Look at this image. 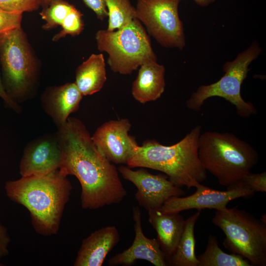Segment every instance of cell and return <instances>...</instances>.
Segmentation results:
<instances>
[{"label":"cell","mask_w":266,"mask_h":266,"mask_svg":"<svg viewBox=\"0 0 266 266\" xmlns=\"http://www.w3.org/2000/svg\"><path fill=\"white\" fill-rule=\"evenodd\" d=\"M135 236L131 246L115 254L108 261L110 266H130L138 260L147 261L155 266H166L167 263L155 238L150 239L143 233L141 213L138 206L133 208Z\"/></svg>","instance_id":"14"},{"label":"cell","mask_w":266,"mask_h":266,"mask_svg":"<svg viewBox=\"0 0 266 266\" xmlns=\"http://www.w3.org/2000/svg\"><path fill=\"white\" fill-rule=\"evenodd\" d=\"M61 161L56 133L46 134L27 145L20 162L19 173L21 177L45 175L59 169Z\"/></svg>","instance_id":"13"},{"label":"cell","mask_w":266,"mask_h":266,"mask_svg":"<svg viewBox=\"0 0 266 266\" xmlns=\"http://www.w3.org/2000/svg\"><path fill=\"white\" fill-rule=\"evenodd\" d=\"M85 5L93 10L97 18L102 21L108 16L104 0H82Z\"/></svg>","instance_id":"28"},{"label":"cell","mask_w":266,"mask_h":266,"mask_svg":"<svg viewBox=\"0 0 266 266\" xmlns=\"http://www.w3.org/2000/svg\"><path fill=\"white\" fill-rule=\"evenodd\" d=\"M40 61L22 27L0 35V69L8 96L16 102L28 99L39 82Z\"/></svg>","instance_id":"5"},{"label":"cell","mask_w":266,"mask_h":266,"mask_svg":"<svg viewBox=\"0 0 266 266\" xmlns=\"http://www.w3.org/2000/svg\"><path fill=\"white\" fill-rule=\"evenodd\" d=\"M118 170L125 179L136 187L135 198L147 210L160 209L169 198L185 195V192L174 185L166 175L151 174L143 167L134 170L120 166Z\"/></svg>","instance_id":"11"},{"label":"cell","mask_w":266,"mask_h":266,"mask_svg":"<svg viewBox=\"0 0 266 266\" xmlns=\"http://www.w3.org/2000/svg\"><path fill=\"white\" fill-rule=\"evenodd\" d=\"M4 266V265H3V264L0 263V266Z\"/></svg>","instance_id":"33"},{"label":"cell","mask_w":266,"mask_h":266,"mask_svg":"<svg viewBox=\"0 0 266 266\" xmlns=\"http://www.w3.org/2000/svg\"><path fill=\"white\" fill-rule=\"evenodd\" d=\"M200 215V210L185 220L184 229L173 255L167 260V265L173 266H199L195 253L194 228Z\"/></svg>","instance_id":"20"},{"label":"cell","mask_w":266,"mask_h":266,"mask_svg":"<svg viewBox=\"0 0 266 266\" xmlns=\"http://www.w3.org/2000/svg\"><path fill=\"white\" fill-rule=\"evenodd\" d=\"M262 52L257 41H254L246 49L239 53L232 61L223 66L224 75L217 81L198 87L186 101V106L192 110L198 111L209 98H223L236 108L237 113L243 118L255 114L257 110L250 102L245 101L241 95V85L247 76L249 66Z\"/></svg>","instance_id":"8"},{"label":"cell","mask_w":266,"mask_h":266,"mask_svg":"<svg viewBox=\"0 0 266 266\" xmlns=\"http://www.w3.org/2000/svg\"><path fill=\"white\" fill-rule=\"evenodd\" d=\"M0 98L2 99L5 105L8 107L13 109L17 112L21 111L20 107L17 102L13 100L7 94L3 87L0 69Z\"/></svg>","instance_id":"30"},{"label":"cell","mask_w":266,"mask_h":266,"mask_svg":"<svg viewBox=\"0 0 266 266\" xmlns=\"http://www.w3.org/2000/svg\"><path fill=\"white\" fill-rule=\"evenodd\" d=\"M197 4L202 7L207 6L213 3L216 0H193Z\"/></svg>","instance_id":"31"},{"label":"cell","mask_w":266,"mask_h":266,"mask_svg":"<svg viewBox=\"0 0 266 266\" xmlns=\"http://www.w3.org/2000/svg\"><path fill=\"white\" fill-rule=\"evenodd\" d=\"M195 188L196 192L189 196L169 198L159 210L167 213H179L192 209L222 210L227 208V204L231 200L252 197L255 193L242 180L227 187L225 191L214 190L201 184Z\"/></svg>","instance_id":"10"},{"label":"cell","mask_w":266,"mask_h":266,"mask_svg":"<svg viewBox=\"0 0 266 266\" xmlns=\"http://www.w3.org/2000/svg\"><path fill=\"white\" fill-rule=\"evenodd\" d=\"M83 95L74 82L47 87L41 96L46 113L57 127L64 124L70 114L79 109Z\"/></svg>","instance_id":"15"},{"label":"cell","mask_w":266,"mask_h":266,"mask_svg":"<svg viewBox=\"0 0 266 266\" xmlns=\"http://www.w3.org/2000/svg\"><path fill=\"white\" fill-rule=\"evenodd\" d=\"M62 30L52 38L56 42L67 35L75 36L79 35L84 29L82 14L74 6L66 17L61 25Z\"/></svg>","instance_id":"24"},{"label":"cell","mask_w":266,"mask_h":266,"mask_svg":"<svg viewBox=\"0 0 266 266\" xmlns=\"http://www.w3.org/2000/svg\"><path fill=\"white\" fill-rule=\"evenodd\" d=\"M165 66L157 61L142 65L132 84V94L133 98L141 103L159 99L165 89Z\"/></svg>","instance_id":"18"},{"label":"cell","mask_w":266,"mask_h":266,"mask_svg":"<svg viewBox=\"0 0 266 266\" xmlns=\"http://www.w3.org/2000/svg\"><path fill=\"white\" fill-rule=\"evenodd\" d=\"M11 241L6 228L0 223V258L7 256L9 254L8 246Z\"/></svg>","instance_id":"29"},{"label":"cell","mask_w":266,"mask_h":266,"mask_svg":"<svg viewBox=\"0 0 266 266\" xmlns=\"http://www.w3.org/2000/svg\"><path fill=\"white\" fill-rule=\"evenodd\" d=\"M200 125H197L181 140L170 146L155 140L137 144L127 163L130 168L143 167L160 171L176 186L196 187L205 181L207 171L198 155Z\"/></svg>","instance_id":"3"},{"label":"cell","mask_w":266,"mask_h":266,"mask_svg":"<svg viewBox=\"0 0 266 266\" xmlns=\"http://www.w3.org/2000/svg\"><path fill=\"white\" fill-rule=\"evenodd\" d=\"M198 155L206 171L227 187L240 181L259 159L257 152L247 141L232 133L215 131L201 133Z\"/></svg>","instance_id":"4"},{"label":"cell","mask_w":266,"mask_h":266,"mask_svg":"<svg viewBox=\"0 0 266 266\" xmlns=\"http://www.w3.org/2000/svg\"><path fill=\"white\" fill-rule=\"evenodd\" d=\"M131 128L127 118L110 120L98 127L91 138L109 162L127 165L138 144L134 137L129 134Z\"/></svg>","instance_id":"12"},{"label":"cell","mask_w":266,"mask_h":266,"mask_svg":"<svg viewBox=\"0 0 266 266\" xmlns=\"http://www.w3.org/2000/svg\"><path fill=\"white\" fill-rule=\"evenodd\" d=\"M95 38L98 50L108 55L107 62L114 72L130 74L143 64L157 60L150 38L137 19L118 30H100Z\"/></svg>","instance_id":"6"},{"label":"cell","mask_w":266,"mask_h":266,"mask_svg":"<svg viewBox=\"0 0 266 266\" xmlns=\"http://www.w3.org/2000/svg\"><path fill=\"white\" fill-rule=\"evenodd\" d=\"M106 81L105 61L102 54H92L76 69L75 84L83 95L100 91Z\"/></svg>","instance_id":"19"},{"label":"cell","mask_w":266,"mask_h":266,"mask_svg":"<svg viewBox=\"0 0 266 266\" xmlns=\"http://www.w3.org/2000/svg\"><path fill=\"white\" fill-rule=\"evenodd\" d=\"M54 0H42L41 6H42V8L46 7L50 3H51L52 1Z\"/></svg>","instance_id":"32"},{"label":"cell","mask_w":266,"mask_h":266,"mask_svg":"<svg viewBox=\"0 0 266 266\" xmlns=\"http://www.w3.org/2000/svg\"><path fill=\"white\" fill-rule=\"evenodd\" d=\"M42 0H0V8L9 12L23 13L37 10Z\"/></svg>","instance_id":"25"},{"label":"cell","mask_w":266,"mask_h":266,"mask_svg":"<svg viewBox=\"0 0 266 266\" xmlns=\"http://www.w3.org/2000/svg\"><path fill=\"white\" fill-rule=\"evenodd\" d=\"M108 12L107 30L114 31L125 27L136 17L135 8L130 0H104Z\"/></svg>","instance_id":"22"},{"label":"cell","mask_w":266,"mask_h":266,"mask_svg":"<svg viewBox=\"0 0 266 266\" xmlns=\"http://www.w3.org/2000/svg\"><path fill=\"white\" fill-rule=\"evenodd\" d=\"M213 224L226 235L224 246L251 266H266V223L237 207L216 210Z\"/></svg>","instance_id":"7"},{"label":"cell","mask_w":266,"mask_h":266,"mask_svg":"<svg viewBox=\"0 0 266 266\" xmlns=\"http://www.w3.org/2000/svg\"><path fill=\"white\" fill-rule=\"evenodd\" d=\"M241 180L255 193L259 192H266V172L265 171L260 173H252L250 172Z\"/></svg>","instance_id":"27"},{"label":"cell","mask_w":266,"mask_h":266,"mask_svg":"<svg viewBox=\"0 0 266 266\" xmlns=\"http://www.w3.org/2000/svg\"><path fill=\"white\" fill-rule=\"evenodd\" d=\"M181 0H137L136 17L162 46L183 50L186 38L178 13Z\"/></svg>","instance_id":"9"},{"label":"cell","mask_w":266,"mask_h":266,"mask_svg":"<svg viewBox=\"0 0 266 266\" xmlns=\"http://www.w3.org/2000/svg\"><path fill=\"white\" fill-rule=\"evenodd\" d=\"M74 6L64 0H55L42 8L39 14L45 21L42 28L50 30L61 26L64 20Z\"/></svg>","instance_id":"23"},{"label":"cell","mask_w":266,"mask_h":266,"mask_svg":"<svg viewBox=\"0 0 266 266\" xmlns=\"http://www.w3.org/2000/svg\"><path fill=\"white\" fill-rule=\"evenodd\" d=\"M56 135L62 153L59 170L78 180L82 207L95 210L121 202L127 192L118 170L98 150L82 122L69 117Z\"/></svg>","instance_id":"1"},{"label":"cell","mask_w":266,"mask_h":266,"mask_svg":"<svg viewBox=\"0 0 266 266\" xmlns=\"http://www.w3.org/2000/svg\"><path fill=\"white\" fill-rule=\"evenodd\" d=\"M119 240V231L115 226L95 231L83 240L73 266H101Z\"/></svg>","instance_id":"16"},{"label":"cell","mask_w":266,"mask_h":266,"mask_svg":"<svg viewBox=\"0 0 266 266\" xmlns=\"http://www.w3.org/2000/svg\"><path fill=\"white\" fill-rule=\"evenodd\" d=\"M197 259L199 266H251L250 262L241 256L229 254L219 247L216 236L210 234L205 251Z\"/></svg>","instance_id":"21"},{"label":"cell","mask_w":266,"mask_h":266,"mask_svg":"<svg viewBox=\"0 0 266 266\" xmlns=\"http://www.w3.org/2000/svg\"><path fill=\"white\" fill-rule=\"evenodd\" d=\"M72 189L67 176L59 169L8 180L4 185L7 197L27 208L35 232L44 236L58 233Z\"/></svg>","instance_id":"2"},{"label":"cell","mask_w":266,"mask_h":266,"mask_svg":"<svg viewBox=\"0 0 266 266\" xmlns=\"http://www.w3.org/2000/svg\"><path fill=\"white\" fill-rule=\"evenodd\" d=\"M23 13L9 12L0 8V35L21 27Z\"/></svg>","instance_id":"26"},{"label":"cell","mask_w":266,"mask_h":266,"mask_svg":"<svg viewBox=\"0 0 266 266\" xmlns=\"http://www.w3.org/2000/svg\"><path fill=\"white\" fill-rule=\"evenodd\" d=\"M147 211L149 222L157 232L156 239L167 261L176 250L185 220L179 213H167L159 209Z\"/></svg>","instance_id":"17"}]
</instances>
